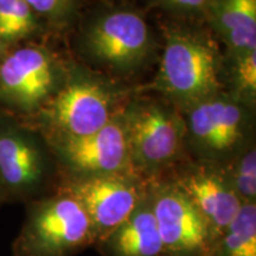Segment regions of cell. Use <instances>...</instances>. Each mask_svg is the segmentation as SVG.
<instances>
[{
    "instance_id": "1",
    "label": "cell",
    "mask_w": 256,
    "mask_h": 256,
    "mask_svg": "<svg viewBox=\"0 0 256 256\" xmlns=\"http://www.w3.org/2000/svg\"><path fill=\"white\" fill-rule=\"evenodd\" d=\"M26 216L12 243V256H75L94 247V228L82 206L57 192L26 203Z\"/></svg>"
},
{
    "instance_id": "2",
    "label": "cell",
    "mask_w": 256,
    "mask_h": 256,
    "mask_svg": "<svg viewBox=\"0 0 256 256\" xmlns=\"http://www.w3.org/2000/svg\"><path fill=\"white\" fill-rule=\"evenodd\" d=\"M147 188L148 183L136 174H116L66 177L57 192L68 194L82 206L98 242L132 215Z\"/></svg>"
},
{
    "instance_id": "3",
    "label": "cell",
    "mask_w": 256,
    "mask_h": 256,
    "mask_svg": "<svg viewBox=\"0 0 256 256\" xmlns=\"http://www.w3.org/2000/svg\"><path fill=\"white\" fill-rule=\"evenodd\" d=\"M148 194L162 241V256H208L209 224L174 180H153Z\"/></svg>"
},
{
    "instance_id": "4",
    "label": "cell",
    "mask_w": 256,
    "mask_h": 256,
    "mask_svg": "<svg viewBox=\"0 0 256 256\" xmlns=\"http://www.w3.org/2000/svg\"><path fill=\"white\" fill-rule=\"evenodd\" d=\"M51 164L40 139L19 124L0 119V188L5 202L44 197Z\"/></svg>"
},
{
    "instance_id": "5",
    "label": "cell",
    "mask_w": 256,
    "mask_h": 256,
    "mask_svg": "<svg viewBox=\"0 0 256 256\" xmlns=\"http://www.w3.org/2000/svg\"><path fill=\"white\" fill-rule=\"evenodd\" d=\"M56 84V64L44 48H10L0 60V104L17 113L32 114L46 106Z\"/></svg>"
},
{
    "instance_id": "6",
    "label": "cell",
    "mask_w": 256,
    "mask_h": 256,
    "mask_svg": "<svg viewBox=\"0 0 256 256\" xmlns=\"http://www.w3.org/2000/svg\"><path fill=\"white\" fill-rule=\"evenodd\" d=\"M166 89L185 100H198L218 87V60L212 46L190 34L170 38L162 60Z\"/></svg>"
},
{
    "instance_id": "7",
    "label": "cell",
    "mask_w": 256,
    "mask_h": 256,
    "mask_svg": "<svg viewBox=\"0 0 256 256\" xmlns=\"http://www.w3.org/2000/svg\"><path fill=\"white\" fill-rule=\"evenodd\" d=\"M126 136L132 172L147 183L174 164L180 151L178 120L156 107L138 112Z\"/></svg>"
},
{
    "instance_id": "8",
    "label": "cell",
    "mask_w": 256,
    "mask_h": 256,
    "mask_svg": "<svg viewBox=\"0 0 256 256\" xmlns=\"http://www.w3.org/2000/svg\"><path fill=\"white\" fill-rule=\"evenodd\" d=\"M54 150L66 168V177L133 174L126 132L116 124H107L89 136H66Z\"/></svg>"
},
{
    "instance_id": "9",
    "label": "cell",
    "mask_w": 256,
    "mask_h": 256,
    "mask_svg": "<svg viewBox=\"0 0 256 256\" xmlns=\"http://www.w3.org/2000/svg\"><path fill=\"white\" fill-rule=\"evenodd\" d=\"M172 180L200 211L209 224L214 241L226 232L243 204L224 170L214 165L191 166Z\"/></svg>"
},
{
    "instance_id": "10",
    "label": "cell",
    "mask_w": 256,
    "mask_h": 256,
    "mask_svg": "<svg viewBox=\"0 0 256 256\" xmlns=\"http://www.w3.org/2000/svg\"><path fill=\"white\" fill-rule=\"evenodd\" d=\"M48 118L66 136H84L110 124V98L89 82L66 86L46 104Z\"/></svg>"
},
{
    "instance_id": "11",
    "label": "cell",
    "mask_w": 256,
    "mask_h": 256,
    "mask_svg": "<svg viewBox=\"0 0 256 256\" xmlns=\"http://www.w3.org/2000/svg\"><path fill=\"white\" fill-rule=\"evenodd\" d=\"M88 44L98 58L116 66H128L146 55L150 46L148 28L139 14L116 11L92 25Z\"/></svg>"
},
{
    "instance_id": "12",
    "label": "cell",
    "mask_w": 256,
    "mask_h": 256,
    "mask_svg": "<svg viewBox=\"0 0 256 256\" xmlns=\"http://www.w3.org/2000/svg\"><path fill=\"white\" fill-rule=\"evenodd\" d=\"M94 248L101 256H162V241L148 188L132 215L98 240Z\"/></svg>"
},
{
    "instance_id": "13",
    "label": "cell",
    "mask_w": 256,
    "mask_h": 256,
    "mask_svg": "<svg viewBox=\"0 0 256 256\" xmlns=\"http://www.w3.org/2000/svg\"><path fill=\"white\" fill-rule=\"evenodd\" d=\"M241 110L224 101L202 104L192 112L191 130L208 153L223 156L232 152L241 139Z\"/></svg>"
},
{
    "instance_id": "14",
    "label": "cell",
    "mask_w": 256,
    "mask_h": 256,
    "mask_svg": "<svg viewBox=\"0 0 256 256\" xmlns=\"http://www.w3.org/2000/svg\"><path fill=\"white\" fill-rule=\"evenodd\" d=\"M211 14L229 43L242 54L256 48V2L209 0Z\"/></svg>"
},
{
    "instance_id": "15",
    "label": "cell",
    "mask_w": 256,
    "mask_h": 256,
    "mask_svg": "<svg viewBox=\"0 0 256 256\" xmlns=\"http://www.w3.org/2000/svg\"><path fill=\"white\" fill-rule=\"evenodd\" d=\"M208 256H256V203H243Z\"/></svg>"
},
{
    "instance_id": "16",
    "label": "cell",
    "mask_w": 256,
    "mask_h": 256,
    "mask_svg": "<svg viewBox=\"0 0 256 256\" xmlns=\"http://www.w3.org/2000/svg\"><path fill=\"white\" fill-rule=\"evenodd\" d=\"M38 16L25 0H0V42L6 49L34 36Z\"/></svg>"
},
{
    "instance_id": "17",
    "label": "cell",
    "mask_w": 256,
    "mask_h": 256,
    "mask_svg": "<svg viewBox=\"0 0 256 256\" xmlns=\"http://www.w3.org/2000/svg\"><path fill=\"white\" fill-rule=\"evenodd\" d=\"M224 174L242 203H255L256 151L254 148L240 156L234 166L224 170Z\"/></svg>"
},
{
    "instance_id": "18",
    "label": "cell",
    "mask_w": 256,
    "mask_h": 256,
    "mask_svg": "<svg viewBox=\"0 0 256 256\" xmlns=\"http://www.w3.org/2000/svg\"><path fill=\"white\" fill-rule=\"evenodd\" d=\"M238 78L241 87L254 94L256 90V54L255 51L242 54L238 64Z\"/></svg>"
},
{
    "instance_id": "19",
    "label": "cell",
    "mask_w": 256,
    "mask_h": 256,
    "mask_svg": "<svg viewBox=\"0 0 256 256\" xmlns=\"http://www.w3.org/2000/svg\"><path fill=\"white\" fill-rule=\"evenodd\" d=\"M25 2L40 18V16L51 17L57 14L66 5V0H25Z\"/></svg>"
},
{
    "instance_id": "20",
    "label": "cell",
    "mask_w": 256,
    "mask_h": 256,
    "mask_svg": "<svg viewBox=\"0 0 256 256\" xmlns=\"http://www.w3.org/2000/svg\"><path fill=\"white\" fill-rule=\"evenodd\" d=\"M166 4L182 8H198L208 4L209 0H164Z\"/></svg>"
},
{
    "instance_id": "21",
    "label": "cell",
    "mask_w": 256,
    "mask_h": 256,
    "mask_svg": "<svg viewBox=\"0 0 256 256\" xmlns=\"http://www.w3.org/2000/svg\"><path fill=\"white\" fill-rule=\"evenodd\" d=\"M6 50H8V49H6V48L4 46V44H2V42H0V60H2V57H4Z\"/></svg>"
},
{
    "instance_id": "22",
    "label": "cell",
    "mask_w": 256,
    "mask_h": 256,
    "mask_svg": "<svg viewBox=\"0 0 256 256\" xmlns=\"http://www.w3.org/2000/svg\"><path fill=\"white\" fill-rule=\"evenodd\" d=\"M4 202H5V197H4V194H2V188H0V206H2Z\"/></svg>"
},
{
    "instance_id": "23",
    "label": "cell",
    "mask_w": 256,
    "mask_h": 256,
    "mask_svg": "<svg viewBox=\"0 0 256 256\" xmlns=\"http://www.w3.org/2000/svg\"><path fill=\"white\" fill-rule=\"evenodd\" d=\"M254 2H256V0H254Z\"/></svg>"
}]
</instances>
